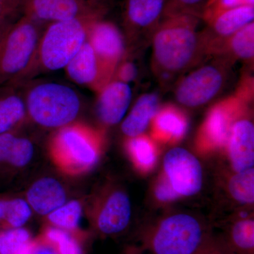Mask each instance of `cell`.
<instances>
[{
	"instance_id": "1",
	"label": "cell",
	"mask_w": 254,
	"mask_h": 254,
	"mask_svg": "<svg viewBox=\"0 0 254 254\" xmlns=\"http://www.w3.org/2000/svg\"><path fill=\"white\" fill-rule=\"evenodd\" d=\"M200 18L190 15L163 17L152 36V68L163 84L209 56L203 31H198Z\"/></svg>"
},
{
	"instance_id": "2",
	"label": "cell",
	"mask_w": 254,
	"mask_h": 254,
	"mask_svg": "<svg viewBox=\"0 0 254 254\" xmlns=\"http://www.w3.org/2000/svg\"><path fill=\"white\" fill-rule=\"evenodd\" d=\"M103 145L101 131L74 122L55 130L48 143V154L61 173L78 176L96 165Z\"/></svg>"
},
{
	"instance_id": "3",
	"label": "cell",
	"mask_w": 254,
	"mask_h": 254,
	"mask_svg": "<svg viewBox=\"0 0 254 254\" xmlns=\"http://www.w3.org/2000/svg\"><path fill=\"white\" fill-rule=\"evenodd\" d=\"M103 18L83 17L57 21L42 31L36 56L26 79L36 73L66 67L87 41L92 23Z\"/></svg>"
},
{
	"instance_id": "4",
	"label": "cell",
	"mask_w": 254,
	"mask_h": 254,
	"mask_svg": "<svg viewBox=\"0 0 254 254\" xmlns=\"http://www.w3.org/2000/svg\"><path fill=\"white\" fill-rule=\"evenodd\" d=\"M41 26L21 16L0 35V88L19 86L26 80L36 56Z\"/></svg>"
},
{
	"instance_id": "5",
	"label": "cell",
	"mask_w": 254,
	"mask_h": 254,
	"mask_svg": "<svg viewBox=\"0 0 254 254\" xmlns=\"http://www.w3.org/2000/svg\"><path fill=\"white\" fill-rule=\"evenodd\" d=\"M28 118L43 128L59 129L76 122L81 100L71 87L56 82L32 85L24 95Z\"/></svg>"
},
{
	"instance_id": "6",
	"label": "cell",
	"mask_w": 254,
	"mask_h": 254,
	"mask_svg": "<svg viewBox=\"0 0 254 254\" xmlns=\"http://www.w3.org/2000/svg\"><path fill=\"white\" fill-rule=\"evenodd\" d=\"M206 232L196 218L180 213L159 224L151 238L153 254H196L205 248Z\"/></svg>"
},
{
	"instance_id": "7",
	"label": "cell",
	"mask_w": 254,
	"mask_h": 254,
	"mask_svg": "<svg viewBox=\"0 0 254 254\" xmlns=\"http://www.w3.org/2000/svg\"><path fill=\"white\" fill-rule=\"evenodd\" d=\"M195 68L178 82L175 95L180 104L188 108L203 106L220 94L226 84L229 67L233 63L224 57Z\"/></svg>"
},
{
	"instance_id": "8",
	"label": "cell",
	"mask_w": 254,
	"mask_h": 254,
	"mask_svg": "<svg viewBox=\"0 0 254 254\" xmlns=\"http://www.w3.org/2000/svg\"><path fill=\"white\" fill-rule=\"evenodd\" d=\"M109 4L91 0H21V16L39 24L83 17L103 18Z\"/></svg>"
},
{
	"instance_id": "9",
	"label": "cell",
	"mask_w": 254,
	"mask_h": 254,
	"mask_svg": "<svg viewBox=\"0 0 254 254\" xmlns=\"http://www.w3.org/2000/svg\"><path fill=\"white\" fill-rule=\"evenodd\" d=\"M252 95L242 91L218 102L208 112L199 133L202 144L210 147L226 145L232 125L246 110Z\"/></svg>"
},
{
	"instance_id": "10",
	"label": "cell",
	"mask_w": 254,
	"mask_h": 254,
	"mask_svg": "<svg viewBox=\"0 0 254 254\" xmlns=\"http://www.w3.org/2000/svg\"><path fill=\"white\" fill-rule=\"evenodd\" d=\"M166 3L167 0H123V25L130 44L151 41Z\"/></svg>"
},
{
	"instance_id": "11",
	"label": "cell",
	"mask_w": 254,
	"mask_h": 254,
	"mask_svg": "<svg viewBox=\"0 0 254 254\" xmlns=\"http://www.w3.org/2000/svg\"><path fill=\"white\" fill-rule=\"evenodd\" d=\"M164 170L169 182L179 195L190 196L201 190V165L188 150L182 148L169 150L164 158Z\"/></svg>"
},
{
	"instance_id": "12",
	"label": "cell",
	"mask_w": 254,
	"mask_h": 254,
	"mask_svg": "<svg viewBox=\"0 0 254 254\" xmlns=\"http://www.w3.org/2000/svg\"><path fill=\"white\" fill-rule=\"evenodd\" d=\"M87 41L103 66L114 77L115 70L126 55L125 37L120 28L103 18L92 23Z\"/></svg>"
},
{
	"instance_id": "13",
	"label": "cell",
	"mask_w": 254,
	"mask_h": 254,
	"mask_svg": "<svg viewBox=\"0 0 254 254\" xmlns=\"http://www.w3.org/2000/svg\"><path fill=\"white\" fill-rule=\"evenodd\" d=\"M131 205L129 198L121 190H113L103 195L92 209L93 225L100 233L116 235L129 223Z\"/></svg>"
},
{
	"instance_id": "14",
	"label": "cell",
	"mask_w": 254,
	"mask_h": 254,
	"mask_svg": "<svg viewBox=\"0 0 254 254\" xmlns=\"http://www.w3.org/2000/svg\"><path fill=\"white\" fill-rule=\"evenodd\" d=\"M64 69L73 83L87 87L97 93L113 79V75L105 69L88 41Z\"/></svg>"
},
{
	"instance_id": "15",
	"label": "cell",
	"mask_w": 254,
	"mask_h": 254,
	"mask_svg": "<svg viewBox=\"0 0 254 254\" xmlns=\"http://www.w3.org/2000/svg\"><path fill=\"white\" fill-rule=\"evenodd\" d=\"M132 91L128 83L113 79L98 93L96 113L101 123L113 126L122 121L131 104Z\"/></svg>"
},
{
	"instance_id": "16",
	"label": "cell",
	"mask_w": 254,
	"mask_h": 254,
	"mask_svg": "<svg viewBox=\"0 0 254 254\" xmlns=\"http://www.w3.org/2000/svg\"><path fill=\"white\" fill-rule=\"evenodd\" d=\"M254 6H242L223 11L212 18L203 31L206 39L209 56L215 45L225 41L247 25L254 22Z\"/></svg>"
},
{
	"instance_id": "17",
	"label": "cell",
	"mask_w": 254,
	"mask_h": 254,
	"mask_svg": "<svg viewBox=\"0 0 254 254\" xmlns=\"http://www.w3.org/2000/svg\"><path fill=\"white\" fill-rule=\"evenodd\" d=\"M227 144L232 167L237 173L253 168L254 126L251 120L239 118L232 125Z\"/></svg>"
},
{
	"instance_id": "18",
	"label": "cell",
	"mask_w": 254,
	"mask_h": 254,
	"mask_svg": "<svg viewBox=\"0 0 254 254\" xmlns=\"http://www.w3.org/2000/svg\"><path fill=\"white\" fill-rule=\"evenodd\" d=\"M26 200L32 210L39 215H48L66 203V190L56 179L43 177L28 188Z\"/></svg>"
},
{
	"instance_id": "19",
	"label": "cell",
	"mask_w": 254,
	"mask_h": 254,
	"mask_svg": "<svg viewBox=\"0 0 254 254\" xmlns=\"http://www.w3.org/2000/svg\"><path fill=\"white\" fill-rule=\"evenodd\" d=\"M18 86L0 88V134L18 131L28 118L24 95Z\"/></svg>"
},
{
	"instance_id": "20",
	"label": "cell",
	"mask_w": 254,
	"mask_h": 254,
	"mask_svg": "<svg viewBox=\"0 0 254 254\" xmlns=\"http://www.w3.org/2000/svg\"><path fill=\"white\" fill-rule=\"evenodd\" d=\"M153 136L163 141H176L186 134L188 120L183 112L173 105L158 110L152 120Z\"/></svg>"
},
{
	"instance_id": "21",
	"label": "cell",
	"mask_w": 254,
	"mask_h": 254,
	"mask_svg": "<svg viewBox=\"0 0 254 254\" xmlns=\"http://www.w3.org/2000/svg\"><path fill=\"white\" fill-rule=\"evenodd\" d=\"M159 109L156 93H145L136 100L122 124V131L128 138L143 134Z\"/></svg>"
},
{
	"instance_id": "22",
	"label": "cell",
	"mask_w": 254,
	"mask_h": 254,
	"mask_svg": "<svg viewBox=\"0 0 254 254\" xmlns=\"http://www.w3.org/2000/svg\"><path fill=\"white\" fill-rule=\"evenodd\" d=\"M212 56L224 57L232 61H253L254 58V23L247 25L230 38L212 48Z\"/></svg>"
},
{
	"instance_id": "23",
	"label": "cell",
	"mask_w": 254,
	"mask_h": 254,
	"mask_svg": "<svg viewBox=\"0 0 254 254\" xmlns=\"http://www.w3.org/2000/svg\"><path fill=\"white\" fill-rule=\"evenodd\" d=\"M82 214L81 202L77 200H70L47 215V221L50 226L62 229L76 237L77 235L81 236L80 223Z\"/></svg>"
},
{
	"instance_id": "24",
	"label": "cell",
	"mask_w": 254,
	"mask_h": 254,
	"mask_svg": "<svg viewBox=\"0 0 254 254\" xmlns=\"http://www.w3.org/2000/svg\"><path fill=\"white\" fill-rule=\"evenodd\" d=\"M4 215L1 230L23 227L31 218L32 208L27 200L19 197L3 195Z\"/></svg>"
},
{
	"instance_id": "25",
	"label": "cell",
	"mask_w": 254,
	"mask_h": 254,
	"mask_svg": "<svg viewBox=\"0 0 254 254\" xmlns=\"http://www.w3.org/2000/svg\"><path fill=\"white\" fill-rule=\"evenodd\" d=\"M128 154L141 170H150L156 160L154 143L148 137L140 136L128 138L127 143Z\"/></svg>"
},
{
	"instance_id": "26",
	"label": "cell",
	"mask_w": 254,
	"mask_h": 254,
	"mask_svg": "<svg viewBox=\"0 0 254 254\" xmlns=\"http://www.w3.org/2000/svg\"><path fill=\"white\" fill-rule=\"evenodd\" d=\"M40 237L53 246L58 254H83L77 238L62 229L48 225Z\"/></svg>"
},
{
	"instance_id": "27",
	"label": "cell",
	"mask_w": 254,
	"mask_h": 254,
	"mask_svg": "<svg viewBox=\"0 0 254 254\" xmlns=\"http://www.w3.org/2000/svg\"><path fill=\"white\" fill-rule=\"evenodd\" d=\"M229 191L239 203L252 204L254 202V170L250 168L237 173L230 179Z\"/></svg>"
},
{
	"instance_id": "28",
	"label": "cell",
	"mask_w": 254,
	"mask_h": 254,
	"mask_svg": "<svg viewBox=\"0 0 254 254\" xmlns=\"http://www.w3.org/2000/svg\"><path fill=\"white\" fill-rule=\"evenodd\" d=\"M33 154L34 145L31 140L18 133L3 172L23 168L30 163Z\"/></svg>"
},
{
	"instance_id": "29",
	"label": "cell",
	"mask_w": 254,
	"mask_h": 254,
	"mask_svg": "<svg viewBox=\"0 0 254 254\" xmlns=\"http://www.w3.org/2000/svg\"><path fill=\"white\" fill-rule=\"evenodd\" d=\"M208 0H167L163 17L190 15L202 18Z\"/></svg>"
},
{
	"instance_id": "30",
	"label": "cell",
	"mask_w": 254,
	"mask_h": 254,
	"mask_svg": "<svg viewBox=\"0 0 254 254\" xmlns=\"http://www.w3.org/2000/svg\"><path fill=\"white\" fill-rule=\"evenodd\" d=\"M31 240V233L23 227L0 230V254H14Z\"/></svg>"
},
{
	"instance_id": "31",
	"label": "cell",
	"mask_w": 254,
	"mask_h": 254,
	"mask_svg": "<svg viewBox=\"0 0 254 254\" xmlns=\"http://www.w3.org/2000/svg\"><path fill=\"white\" fill-rule=\"evenodd\" d=\"M232 240L239 249L252 251L254 247V221L251 219L240 220L232 229Z\"/></svg>"
},
{
	"instance_id": "32",
	"label": "cell",
	"mask_w": 254,
	"mask_h": 254,
	"mask_svg": "<svg viewBox=\"0 0 254 254\" xmlns=\"http://www.w3.org/2000/svg\"><path fill=\"white\" fill-rule=\"evenodd\" d=\"M254 4V0H208L201 18L208 23L215 16L227 10Z\"/></svg>"
},
{
	"instance_id": "33",
	"label": "cell",
	"mask_w": 254,
	"mask_h": 254,
	"mask_svg": "<svg viewBox=\"0 0 254 254\" xmlns=\"http://www.w3.org/2000/svg\"><path fill=\"white\" fill-rule=\"evenodd\" d=\"M21 0H0V26H8L21 14Z\"/></svg>"
},
{
	"instance_id": "34",
	"label": "cell",
	"mask_w": 254,
	"mask_h": 254,
	"mask_svg": "<svg viewBox=\"0 0 254 254\" xmlns=\"http://www.w3.org/2000/svg\"><path fill=\"white\" fill-rule=\"evenodd\" d=\"M138 73V67L133 62L126 60L124 58L115 70L113 79L128 84L136 80Z\"/></svg>"
},
{
	"instance_id": "35",
	"label": "cell",
	"mask_w": 254,
	"mask_h": 254,
	"mask_svg": "<svg viewBox=\"0 0 254 254\" xmlns=\"http://www.w3.org/2000/svg\"><path fill=\"white\" fill-rule=\"evenodd\" d=\"M155 195L162 201L175 200L180 196L174 190L167 177H163L155 187Z\"/></svg>"
},
{
	"instance_id": "36",
	"label": "cell",
	"mask_w": 254,
	"mask_h": 254,
	"mask_svg": "<svg viewBox=\"0 0 254 254\" xmlns=\"http://www.w3.org/2000/svg\"><path fill=\"white\" fill-rule=\"evenodd\" d=\"M33 254H58L54 247L41 237L35 240Z\"/></svg>"
},
{
	"instance_id": "37",
	"label": "cell",
	"mask_w": 254,
	"mask_h": 254,
	"mask_svg": "<svg viewBox=\"0 0 254 254\" xmlns=\"http://www.w3.org/2000/svg\"><path fill=\"white\" fill-rule=\"evenodd\" d=\"M35 240L28 241L26 244H24L18 249L14 254H33V250H34Z\"/></svg>"
},
{
	"instance_id": "38",
	"label": "cell",
	"mask_w": 254,
	"mask_h": 254,
	"mask_svg": "<svg viewBox=\"0 0 254 254\" xmlns=\"http://www.w3.org/2000/svg\"><path fill=\"white\" fill-rule=\"evenodd\" d=\"M196 254H229V252H227V251H222L221 250H220V249H218V250H217V249L213 248V249H210V248H205L203 249V250H202L200 251V252H198V253H197Z\"/></svg>"
},
{
	"instance_id": "39",
	"label": "cell",
	"mask_w": 254,
	"mask_h": 254,
	"mask_svg": "<svg viewBox=\"0 0 254 254\" xmlns=\"http://www.w3.org/2000/svg\"><path fill=\"white\" fill-rule=\"evenodd\" d=\"M91 1H98V2L105 3V4H111V0H91Z\"/></svg>"
},
{
	"instance_id": "40",
	"label": "cell",
	"mask_w": 254,
	"mask_h": 254,
	"mask_svg": "<svg viewBox=\"0 0 254 254\" xmlns=\"http://www.w3.org/2000/svg\"><path fill=\"white\" fill-rule=\"evenodd\" d=\"M9 25H8V26H9ZM8 26H0V35H1V33L4 31L5 28L7 27Z\"/></svg>"
}]
</instances>
